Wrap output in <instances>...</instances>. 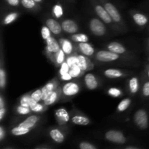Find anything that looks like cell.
<instances>
[{
    "label": "cell",
    "instance_id": "4",
    "mask_svg": "<svg viewBox=\"0 0 149 149\" xmlns=\"http://www.w3.org/2000/svg\"><path fill=\"white\" fill-rule=\"evenodd\" d=\"M105 24L106 23H103L100 18L93 17L89 21V29L90 32L95 36H103L107 32V29Z\"/></svg>",
    "mask_w": 149,
    "mask_h": 149
},
{
    "label": "cell",
    "instance_id": "8",
    "mask_svg": "<svg viewBox=\"0 0 149 149\" xmlns=\"http://www.w3.org/2000/svg\"><path fill=\"white\" fill-rule=\"evenodd\" d=\"M105 138L108 141L115 143L123 144L126 142V138L124 134L121 131L116 130H111L108 131L105 135Z\"/></svg>",
    "mask_w": 149,
    "mask_h": 149
},
{
    "label": "cell",
    "instance_id": "27",
    "mask_svg": "<svg viewBox=\"0 0 149 149\" xmlns=\"http://www.w3.org/2000/svg\"><path fill=\"white\" fill-rule=\"evenodd\" d=\"M66 56L65 52H63L62 49H60L58 52L55 54L53 58V61H52V63L55 65V67L58 68L61 66L63 63L66 60Z\"/></svg>",
    "mask_w": 149,
    "mask_h": 149
},
{
    "label": "cell",
    "instance_id": "9",
    "mask_svg": "<svg viewBox=\"0 0 149 149\" xmlns=\"http://www.w3.org/2000/svg\"><path fill=\"white\" fill-rule=\"evenodd\" d=\"M59 86L60 84L58 82V80L56 78H54L49 80L43 87H41L42 92V102L45 101L47 98L48 96L50 95V93L55 91Z\"/></svg>",
    "mask_w": 149,
    "mask_h": 149
},
{
    "label": "cell",
    "instance_id": "18",
    "mask_svg": "<svg viewBox=\"0 0 149 149\" xmlns=\"http://www.w3.org/2000/svg\"><path fill=\"white\" fill-rule=\"evenodd\" d=\"M45 25L47 26L51 31L53 34L55 35H60L62 33V26L61 23L57 20H55L53 17H48L46 20H45Z\"/></svg>",
    "mask_w": 149,
    "mask_h": 149
},
{
    "label": "cell",
    "instance_id": "23",
    "mask_svg": "<svg viewBox=\"0 0 149 149\" xmlns=\"http://www.w3.org/2000/svg\"><path fill=\"white\" fill-rule=\"evenodd\" d=\"M71 121L73 124L81 126H86L90 125L91 122L90 119L87 116L81 113H75L71 117Z\"/></svg>",
    "mask_w": 149,
    "mask_h": 149
},
{
    "label": "cell",
    "instance_id": "22",
    "mask_svg": "<svg viewBox=\"0 0 149 149\" xmlns=\"http://www.w3.org/2000/svg\"><path fill=\"white\" fill-rule=\"evenodd\" d=\"M106 47H107L108 50L114 52V53L119 54V55H123L127 52V48L122 44L118 42H110L109 44H108Z\"/></svg>",
    "mask_w": 149,
    "mask_h": 149
},
{
    "label": "cell",
    "instance_id": "30",
    "mask_svg": "<svg viewBox=\"0 0 149 149\" xmlns=\"http://www.w3.org/2000/svg\"><path fill=\"white\" fill-rule=\"evenodd\" d=\"M64 14L63 7L61 3L58 2L53 5L52 8V15L55 18L59 19L63 17Z\"/></svg>",
    "mask_w": 149,
    "mask_h": 149
},
{
    "label": "cell",
    "instance_id": "6",
    "mask_svg": "<svg viewBox=\"0 0 149 149\" xmlns=\"http://www.w3.org/2000/svg\"><path fill=\"white\" fill-rule=\"evenodd\" d=\"M95 61L100 63H111L118 61L121 58L120 55L114 53L109 50H99L94 56Z\"/></svg>",
    "mask_w": 149,
    "mask_h": 149
},
{
    "label": "cell",
    "instance_id": "10",
    "mask_svg": "<svg viewBox=\"0 0 149 149\" xmlns=\"http://www.w3.org/2000/svg\"><path fill=\"white\" fill-rule=\"evenodd\" d=\"M76 51L87 57H93L95 55V47L89 42L77 43L75 46Z\"/></svg>",
    "mask_w": 149,
    "mask_h": 149
},
{
    "label": "cell",
    "instance_id": "17",
    "mask_svg": "<svg viewBox=\"0 0 149 149\" xmlns=\"http://www.w3.org/2000/svg\"><path fill=\"white\" fill-rule=\"evenodd\" d=\"M131 17L132 20L135 22L136 25L141 27H143L148 23V16L146 15L143 13H141L140 12L136 11V10H131L130 11Z\"/></svg>",
    "mask_w": 149,
    "mask_h": 149
},
{
    "label": "cell",
    "instance_id": "45",
    "mask_svg": "<svg viewBox=\"0 0 149 149\" xmlns=\"http://www.w3.org/2000/svg\"><path fill=\"white\" fill-rule=\"evenodd\" d=\"M60 79L63 81H70L73 80V77H71V75L69 73H67V74H63V75L60 76Z\"/></svg>",
    "mask_w": 149,
    "mask_h": 149
},
{
    "label": "cell",
    "instance_id": "36",
    "mask_svg": "<svg viewBox=\"0 0 149 149\" xmlns=\"http://www.w3.org/2000/svg\"><path fill=\"white\" fill-rule=\"evenodd\" d=\"M15 112L17 114L21 115V116H26V115H30L32 113V111L31 110L30 108L18 105L15 107Z\"/></svg>",
    "mask_w": 149,
    "mask_h": 149
},
{
    "label": "cell",
    "instance_id": "29",
    "mask_svg": "<svg viewBox=\"0 0 149 149\" xmlns=\"http://www.w3.org/2000/svg\"><path fill=\"white\" fill-rule=\"evenodd\" d=\"M20 16V13L17 12H11V13H8L4 16V17L2 20V25L4 26H7L11 23H14L16 20Z\"/></svg>",
    "mask_w": 149,
    "mask_h": 149
},
{
    "label": "cell",
    "instance_id": "44",
    "mask_svg": "<svg viewBox=\"0 0 149 149\" xmlns=\"http://www.w3.org/2000/svg\"><path fill=\"white\" fill-rule=\"evenodd\" d=\"M80 149H97L93 144L87 142H81L79 144Z\"/></svg>",
    "mask_w": 149,
    "mask_h": 149
},
{
    "label": "cell",
    "instance_id": "43",
    "mask_svg": "<svg viewBox=\"0 0 149 149\" xmlns=\"http://www.w3.org/2000/svg\"><path fill=\"white\" fill-rule=\"evenodd\" d=\"M4 1L12 7H18L19 6L21 5L20 0H4Z\"/></svg>",
    "mask_w": 149,
    "mask_h": 149
},
{
    "label": "cell",
    "instance_id": "5",
    "mask_svg": "<svg viewBox=\"0 0 149 149\" xmlns=\"http://www.w3.org/2000/svg\"><path fill=\"white\" fill-rule=\"evenodd\" d=\"M61 49L59 42L53 36H51L45 41V52L46 56L51 62L53 61L54 55Z\"/></svg>",
    "mask_w": 149,
    "mask_h": 149
},
{
    "label": "cell",
    "instance_id": "33",
    "mask_svg": "<svg viewBox=\"0 0 149 149\" xmlns=\"http://www.w3.org/2000/svg\"><path fill=\"white\" fill-rule=\"evenodd\" d=\"M84 71L79 66L78 64H76L74 65L73 66H71L70 68V71L69 74H71V77H73V79H77L79 78V77H82L84 74Z\"/></svg>",
    "mask_w": 149,
    "mask_h": 149
},
{
    "label": "cell",
    "instance_id": "1",
    "mask_svg": "<svg viewBox=\"0 0 149 149\" xmlns=\"http://www.w3.org/2000/svg\"><path fill=\"white\" fill-rule=\"evenodd\" d=\"M98 1L103 4L105 9L107 10L108 13L113 20V23L120 26L121 27H122V29H127L126 24L124 21L123 17L116 6L113 3L111 2L109 0H98Z\"/></svg>",
    "mask_w": 149,
    "mask_h": 149
},
{
    "label": "cell",
    "instance_id": "35",
    "mask_svg": "<svg viewBox=\"0 0 149 149\" xmlns=\"http://www.w3.org/2000/svg\"><path fill=\"white\" fill-rule=\"evenodd\" d=\"M107 93L109 96L113 97V98H118L122 97L124 95L123 92L118 87H110L107 90Z\"/></svg>",
    "mask_w": 149,
    "mask_h": 149
},
{
    "label": "cell",
    "instance_id": "42",
    "mask_svg": "<svg viewBox=\"0 0 149 149\" xmlns=\"http://www.w3.org/2000/svg\"><path fill=\"white\" fill-rule=\"evenodd\" d=\"M142 95L143 97H149V81H146L142 87Z\"/></svg>",
    "mask_w": 149,
    "mask_h": 149
},
{
    "label": "cell",
    "instance_id": "50",
    "mask_svg": "<svg viewBox=\"0 0 149 149\" xmlns=\"http://www.w3.org/2000/svg\"><path fill=\"white\" fill-rule=\"evenodd\" d=\"M34 1H36V2L39 3V4H42V3H43L44 0H34Z\"/></svg>",
    "mask_w": 149,
    "mask_h": 149
},
{
    "label": "cell",
    "instance_id": "25",
    "mask_svg": "<svg viewBox=\"0 0 149 149\" xmlns=\"http://www.w3.org/2000/svg\"><path fill=\"white\" fill-rule=\"evenodd\" d=\"M29 108L32 111L33 113H42L47 110V106L44 104L43 102H35L31 99L30 102Z\"/></svg>",
    "mask_w": 149,
    "mask_h": 149
},
{
    "label": "cell",
    "instance_id": "3",
    "mask_svg": "<svg viewBox=\"0 0 149 149\" xmlns=\"http://www.w3.org/2000/svg\"><path fill=\"white\" fill-rule=\"evenodd\" d=\"M62 87V97L65 98H71L79 93L81 87L78 82L74 81H67L61 86Z\"/></svg>",
    "mask_w": 149,
    "mask_h": 149
},
{
    "label": "cell",
    "instance_id": "26",
    "mask_svg": "<svg viewBox=\"0 0 149 149\" xmlns=\"http://www.w3.org/2000/svg\"><path fill=\"white\" fill-rule=\"evenodd\" d=\"M140 89L139 79L137 77H133L130 79L128 82V90L130 94L135 95L138 93Z\"/></svg>",
    "mask_w": 149,
    "mask_h": 149
},
{
    "label": "cell",
    "instance_id": "21",
    "mask_svg": "<svg viewBox=\"0 0 149 149\" xmlns=\"http://www.w3.org/2000/svg\"><path fill=\"white\" fill-rule=\"evenodd\" d=\"M41 117L37 115H31V116H28L25 120L20 122L19 124V126L23 127L25 128H29V129L32 130L36 126L38 122L40 121Z\"/></svg>",
    "mask_w": 149,
    "mask_h": 149
},
{
    "label": "cell",
    "instance_id": "16",
    "mask_svg": "<svg viewBox=\"0 0 149 149\" xmlns=\"http://www.w3.org/2000/svg\"><path fill=\"white\" fill-rule=\"evenodd\" d=\"M85 87L90 90H95L98 87L99 81L97 77L92 73H87L85 74L84 79Z\"/></svg>",
    "mask_w": 149,
    "mask_h": 149
},
{
    "label": "cell",
    "instance_id": "28",
    "mask_svg": "<svg viewBox=\"0 0 149 149\" xmlns=\"http://www.w3.org/2000/svg\"><path fill=\"white\" fill-rule=\"evenodd\" d=\"M49 135L54 141L58 143H61L65 140V136H64L63 133L58 128H53L51 130L49 131Z\"/></svg>",
    "mask_w": 149,
    "mask_h": 149
},
{
    "label": "cell",
    "instance_id": "51",
    "mask_svg": "<svg viewBox=\"0 0 149 149\" xmlns=\"http://www.w3.org/2000/svg\"><path fill=\"white\" fill-rule=\"evenodd\" d=\"M125 149H138V148H134V147H127V148H126Z\"/></svg>",
    "mask_w": 149,
    "mask_h": 149
},
{
    "label": "cell",
    "instance_id": "52",
    "mask_svg": "<svg viewBox=\"0 0 149 149\" xmlns=\"http://www.w3.org/2000/svg\"><path fill=\"white\" fill-rule=\"evenodd\" d=\"M36 149H45V148H36Z\"/></svg>",
    "mask_w": 149,
    "mask_h": 149
},
{
    "label": "cell",
    "instance_id": "39",
    "mask_svg": "<svg viewBox=\"0 0 149 149\" xmlns=\"http://www.w3.org/2000/svg\"><path fill=\"white\" fill-rule=\"evenodd\" d=\"M31 97L35 102H42V89L39 88L34 90L32 93H31Z\"/></svg>",
    "mask_w": 149,
    "mask_h": 149
},
{
    "label": "cell",
    "instance_id": "24",
    "mask_svg": "<svg viewBox=\"0 0 149 149\" xmlns=\"http://www.w3.org/2000/svg\"><path fill=\"white\" fill-rule=\"evenodd\" d=\"M21 6L26 10L32 12H37L41 10V4L36 2L34 0H20Z\"/></svg>",
    "mask_w": 149,
    "mask_h": 149
},
{
    "label": "cell",
    "instance_id": "49",
    "mask_svg": "<svg viewBox=\"0 0 149 149\" xmlns=\"http://www.w3.org/2000/svg\"><path fill=\"white\" fill-rule=\"evenodd\" d=\"M146 73H147V75H148V77L149 78V65H146Z\"/></svg>",
    "mask_w": 149,
    "mask_h": 149
},
{
    "label": "cell",
    "instance_id": "53",
    "mask_svg": "<svg viewBox=\"0 0 149 149\" xmlns=\"http://www.w3.org/2000/svg\"><path fill=\"white\" fill-rule=\"evenodd\" d=\"M148 47H149V40H148Z\"/></svg>",
    "mask_w": 149,
    "mask_h": 149
},
{
    "label": "cell",
    "instance_id": "11",
    "mask_svg": "<svg viewBox=\"0 0 149 149\" xmlns=\"http://www.w3.org/2000/svg\"><path fill=\"white\" fill-rule=\"evenodd\" d=\"M55 118L57 123L61 126L65 125L71 119L69 113L65 108H59L55 111Z\"/></svg>",
    "mask_w": 149,
    "mask_h": 149
},
{
    "label": "cell",
    "instance_id": "55",
    "mask_svg": "<svg viewBox=\"0 0 149 149\" xmlns=\"http://www.w3.org/2000/svg\"><path fill=\"white\" fill-rule=\"evenodd\" d=\"M148 61H149V59H148Z\"/></svg>",
    "mask_w": 149,
    "mask_h": 149
},
{
    "label": "cell",
    "instance_id": "31",
    "mask_svg": "<svg viewBox=\"0 0 149 149\" xmlns=\"http://www.w3.org/2000/svg\"><path fill=\"white\" fill-rule=\"evenodd\" d=\"M131 103H132V100L129 97H125V98L122 99L119 103L118 104L117 107H116V110L119 113H122V112L125 111L129 109Z\"/></svg>",
    "mask_w": 149,
    "mask_h": 149
},
{
    "label": "cell",
    "instance_id": "19",
    "mask_svg": "<svg viewBox=\"0 0 149 149\" xmlns=\"http://www.w3.org/2000/svg\"><path fill=\"white\" fill-rule=\"evenodd\" d=\"M59 43L61 49L63 50L67 56L74 53L76 51V47L72 43V41L65 38H61L59 39Z\"/></svg>",
    "mask_w": 149,
    "mask_h": 149
},
{
    "label": "cell",
    "instance_id": "12",
    "mask_svg": "<svg viewBox=\"0 0 149 149\" xmlns=\"http://www.w3.org/2000/svg\"><path fill=\"white\" fill-rule=\"evenodd\" d=\"M63 31L66 33L69 34H74L79 31V25L75 20L72 19H65L61 22Z\"/></svg>",
    "mask_w": 149,
    "mask_h": 149
},
{
    "label": "cell",
    "instance_id": "48",
    "mask_svg": "<svg viewBox=\"0 0 149 149\" xmlns=\"http://www.w3.org/2000/svg\"><path fill=\"white\" fill-rule=\"evenodd\" d=\"M4 136H5V131H4L3 126H1L0 127V140L2 141L4 139Z\"/></svg>",
    "mask_w": 149,
    "mask_h": 149
},
{
    "label": "cell",
    "instance_id": "34",
    "mask_svg": "<svg viewBox=\"0 0 149 149\" xmlns=\"http://www.w3.org/2000/svg\"><path fill=\"white\" fill-rule=\"evenodd\" d=\"M31 130L29 129V128H25L17 125V126L15 127L11 130V133L13 135H15V136H20V135H23L29 133Z\"/></svg>",
    "mask_w": 149,
    "mask_h": 149
},
{
    "label": "cell",
    "instance_id": "41",
    "mask_svg": "<svg viewBox=\"0 0 149 149\" xmlns=\"http://www.w3.org/2000/svg\"><path fill=\"white\" fill-rule=\"evenodd\" d=\"M70 71V66L68 65V64L67 63L66 61L63 63L62 65L60 66V69H59V75L62 76L63 74H67V73H69Z\"/></svg>",
    "mask_w": 149,
    "mask_h": 149
},
{
    "label": "cell",
    "instance_id": "40",
    "mask_svg": "<svg viewBox=\"0 0 149 149\" xmlns=\"http://www.w3.org/2000/svg\"><path fill=\"white\" fill-rule=\"evenodd\" d=\"M41 34H42V39L46 41L47 39L52 36V32L46 25H44V26H42V29H41Z\"/></svg>",
    "mask_w": 149,
    "mask_h": 149
},
{
    "label": "cell",
    "instance_id": "32",
    "mask_svg": "<svg viewBox=\"0 0 149 149\" xmlns=\"http://www.w3.org/2000/svg\"><path fill=\"white\" fill-rule=\"evenodd\" d=\"M71 40L76 43H82V42H88L89 36L84 33H78L71 34Z\"/></svg>",
    "mask_w": 149,
    "mask_h": 149
},
{
    "label": "cell",
    "instance_id": "15",
    "mask_svg": "<svg viewBox=\"0 0 149 149\" xmlns=\"http://www.w3.org/2000/svg\"><path fill=\"white\" fill-rule=\"evenodd\" d=\"M61 97H62V87L59 86L55 91L50 93V95L48 96L47 98L43 103L45 106L48 107V106H52V105H54L58 103L61 100Z\"/></svg>",
    "mask_w": 149,
    "mask_h": 149
},
{
    "label": "cell",
    "instance_id": "47",
    "mask_svg": "<svg viewBox=\"0 0 149 149\" xmlns=\"http://www.w3.org/2000/svg\"><path fill=\"white\" fill-rule=\"evenodd\" d=\"M6 107V102L4 100V96L2 95V94H1L0 95V109H3V108Z\"/></svg>",
    "mask_w": 149,
    "mask_h": 149
},
{
    "label": "cell",
    "instance_id": "38",
    "mask_svg": "<svg viewBox=\"0 0 149 149\" xmlns=\"http://www.w3.org/2000/svg\"><path fill=\"white\" fill-rule=\"evenodd\" d=\"M77 61H78V52H77V51H76L74 53L67 56L66 60H65V61H66L67 63L68 64L70 68H71V66H73L74 65L77 64Z\"/></svg>",
    "mask_w": 149,
    "mask_h": 149
},
{
    "label": "cell",
    "instance_id": "37",
    "mask_svg": "<svg viewBox=\"0 0 149 149\" xmlns=\"http://www.w3.org/2000/svg\"><path fill=\"white\" fill-rule=\"evenodd\" d=\"M31 100V93H26V94L23 95L20 97V100H19V103L21 106H25V107H29L30 106V102Z\"/></svg>",
    "mask_w": 149,
    "mask_h": 149
},
{
    "label": "cell",
    "instance_id": "46",
    "mask_svg": "<svg viewBox=\"0 0 149 149\" xmlns=\"http://www.w3.org/2000/svg\"><path fill=\"white\" fill-rule=\"evenodd\" d=\"M6 113H7V109H6V107L3 108V109H0V121L3 120Z\"/></svg>",
    "mask_w": 149,
    "mask_h": 149
},
{
    "label": "cell",
    "instance_id": "13",
    "mask_svg": "<svg viewBox=\"0 0 149 149\" xmlns=\"http://www.w3.org/2000/svg\"><path fill=\"white\" fill-rule=\"evenodd\" d=\"M2 39L1 38V61H0V89L3 93L7 85V73L4 67V60H3V47Z\"/></svg>",
    "mask_w": 149,
    "mask_h": 149
},
{
    "label": "cell",
    "instance_id": "7",
    "mask_svg": "<svg viewBox=\"0 0 149 149\" xmlns=\"http://www.w3.org/2000/svg\"><path fill=\"white\" fill-rule=\"evenodd\" d=\"M133 120L136 126L141 130H146L148 127V116L146 111L143 109H138L135 113Z\"/></svg>",
    "mask_w": 149,
    "mask_h": 149
},
{
    "label": "cell",
    "instance_id": "2",
    "mask_svg": "<svg viewBox=\"0 0 149 149\" xmlns=\"http://www.w3.org/2000/svg\"><path fill=\"white\" fill-rule=\"evenodd\" d=\"M90 2L94 10L95 13L97 15V17L106 24L112 25L113 21L109 14L108 13L107 10L105 9L103 4L98 1V0H90Z\"/></svg>",
    "mask_w": 149,
    "mask_h": 149
},
{
    "label": "cell",
    "instance_id": "14",
    "mask_svg": "<svg viewBox=\"0 0 149 149\" xmlns=\"http://www.w3.org/2000/svg\"><path fill=\"white\" fill-rule=\"evenodd\" d=\"M77 64L84 72L91 71V70L94 68V63L90 61L89 57L85 56V55H82V54H78Z\"/></svg>",
    "mask_w": 149,
    "mask_h": 149
},
{
    "label": "cell",
    "instance_id": "54",
    "mask_svg": "<svg viewBox=\"0 0 149 149\" xmlns=\"http://www.w3.org/2000/svg\"><path fill=\"white\" fill-rule=\"evenodd\" d=\"M6 149H10V148H6Z\"/></svg>",
    "mask_w": 149,
    "mask_h": 149
},
{
    "label": "cell",
    "instance_id": "20",
    "mask_svg": "<svg viewBox=\"0 0 149 149\" xmlns=\"http://www.w3.org/2000/svg\"><path fill=\"white\" fill-rule=\"evenodd\" d=\"M103 75L107 78L113 79H119L127 77L128 73L117 68H108L103 71Z\"/></svg>",
    "mask_w": 149,
    "mask_h": 149
}]
</instances>
